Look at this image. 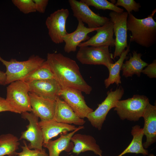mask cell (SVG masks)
<instances>
[{
	"mask_svg": "<svg viewBox=\"0 0 156 156\" xmlns=\"http://www.w3.org/2000/svg\"><path fill=\"white\" fill-rule=\"evenodd\" d=\"M21 116L23 118L27 120L29 123L26 126L27 130L21 132L19 140L25 139L29 142L27 146L30 149H42L44 141L41 129L39 124V118L31 112H22Z\"/></svg>",
	"mask_w": 156,
	"mask_h": 156,
	"instance_id": "11",
	"label": "cell"
},
{
	"mask_svg": "<svg viewBox=\"0 0 156 156\" xmlns=\"http://www.w3.org/2000/svg\"><path fill=\"white\" fill-rule=\"evenodd\" d=\"M84 128L83 126H79L69 133H61L58 139L54 140H49L47 143L43 144V147L48 150L49 156H59L63 151L69 152L72 150L74 146L71 141L72 137L76 132Z\"/></svg>",
	"mask_w": 156,
	"mask_h": 156,
	"instance_id": "19",
	"label": "cell"
},
{
	"mask_svg": "<svg viewBox=\"0 0 156 156\" xmlns=\"http://www.w3.org/2000/svg\"><path fill=\"white\" fill-rule=\"evenodd\" d=\"M149 102V100L146 96L135 94L131 98L118 101L114 110L122 120L137 121L142 117Z\"/></svg>",
	"mask_w": 156,
	"mask_h": 156,
	"instance_id": "4",
	"label": "cell"
},
{
	"mask_svg": "<svg viewBox=\"0 0 156 156\" xmlns=\"http://www.w3.org/2000/svg\"><path fill=\"white\" fill-rule=\"evenodd\" d=\"M12 2L21 12L25 14L36 11L33 0H12Z\"/></svg>",
	"mask_w": 156,
	"mask_h": 156,
	"instance_id": "28",
	"label": "cell"
},
{
	"mask_svg": "<svg viewBox=\"0 0 156 156\" xmlns=\"http://www.w3.org/2000/svg\"><path fill=\"white\" fill-rule=\"evenodd\" d=\"M142 117L144 120L142 128L143 134L146 140L143 144L145 149L148 148L156 141V106L148 103L147 104Z\"/></svg>",
	"mask_w": 156,
	"mask_h": 156,
	"instance_id": "17",
	"label": "cell"
},
{
	"mask_svg": "<svg viewBox=\"0 0 156 156\" xmlns=\"http://www.w3.org/2000/svg\"><path fill=\"white\" fill-rule=\"evenodd\" d=\"M55 108L53 120L59 122L83 126L86 122L79 117L70 107L60 97L55 101Z\"/></svg>",
	"mask_w": 156,
	"mask_h": 156,
	"instance_id": "18",
	"label": "cell"
},
{
	"mask_svg": "<svg viewBox=\"0 0 156 156\" xmlns=\"http://www.w3.org/2000/svg\"><path fill=\"white\" fill-rule=\"evenodd\" d=\"M46 61L55 79L62 87L76 89L87 94L90 93L92 88L83 79L75 61L56 53H48Z\"/></svg>",
	"mask_w": 156,
	"mask_h": 156,
	"instance_id": "1",
	"label": "cell"
},
{
	"mask_svg": "<svg viewBox=\"0 0 156 156\" xmlns=\"http://www.w3.org/2000/svg\"><path fill=\"white\" fill-rule=\"evenodd\" d=\"M59 96L81 118H86L88 115L94 111L87 105L82 92L79 90L62 87Z\"/></svg>",
	"mask_w": 156,
	"mask_h": 156,
	"instance_id": "12",
	"label": "cell"
},
{
	"mask_svg": "<svg viewBox=\"0 0 156 156\" xmlns=\"http://www.w3.org/2000/svg\"><path fill=\"white\" fill-rule=\"evenodd\" d=\"M155 9L147 17L138 19L131 13L128 14L127 21V30L131 32L130 42H134L146 48L156 42V22L153 17Z\"/></svg>",
	"mask_w": 156,
	"mask_h": 156,
	"instance_id": "2",
	"label": "cell"
},
{
	"mask_svg": "<svg viewBox=\"0 0 156 156\" xmlns=\"http://www.w3.org/2000/svg\"><path fill=\"white\" fill-rule=\"evenodd\" d=\"M38 55H33L27 60L19 61L12 59L5 60L0 55V61L5 66L6 85L18 80H23L30 73L40 67L45 61Z\"/></svg>",
	"mask_w": 156,
	"mask_h": 156,
	"instance_id": "3",
	"label": "cell"
},
{
	"mask_svg": "<svg viewBox=\"0 0 156 156\" xmlns=\"http://www.w3.org/2000/svg\"><path fill=\"white\" fill-rule=\"evenodd\" d=\"M35 3L36 11L40 13H44L45 11L48 4V0H33Z\"/></svg>",
	"mask_w": 156,
	"mask_h": 156,
	"instance_id": "32",
	"label": "cell"
},
{
	"mask_svg": "<svg viewBox=\"0 0 156 156\" xmlns=\"http://www.w3.org/2000/svg\"><path fill=\"white\" fill-rule=\"evenodd\" d=\"M115 5L124 8L128 14L132 11L138 12L141 7L139 3H137L134 0H118Z\"/></svg>",
	"mask_w": 156,
	"mask_h": 156,
	"instance_id": "30",
	"label": "cell"
},
{
	"mask_svg": "<svg viewBox=\"0 0 156 156\" xmlns=\"http://www.w3.org/2000/svg\"><path fill=\"white\" fill-rule=\"evenodd\" d=\"M24 146H21L22 151L21 152L17 153V156H49L45 150L43 148L42 150L29 149L28 147L26 141H23Z\"/></svg>",
	"mask_w": 156,
	"mask_h": 156,
	"instance_id": "29",
	"label": "cell"
},
{
	"mask_svg": "<svg viewBox=\"0 0 156 156\" xmlns=\"http://www.w3.org/2000/svg\"><path fill=\"white\" fill-rule=\"evenodd\" d=\"M70 156H74L72 155H70Z\"/></svg>",
	"mask_w": 156,
	"mask_h": 156,
	"instance_id": "36",
	"label": "cell"
},
{
	"mask_svg": "<svg viewBox=\"0 0 156 156\" xmlns=\"http://www.w3.org/2000/svg\"><path fill=\"white\" fill-rule=\"evenodd\" d=\"M19 139L11 133L0 135V156H16L20 145Z\"/></svg>",
	"mask_w": 156,
	"mask_h": 156,
	"instance_id": "25",
	"label": "cell"
},
{
	"mask_svg": "<svg viewBox=\"0 0 156 156\" xmlns=\"http://www.w3.org/2000/svg\"><path fill=\"white\" fill-rule=\"evenodd\" d=\"M5 111L18 113V112L8 103L5 99L0 96V112Z\"/></svg>",
	"mask_w": 156,
	"mask_h": 156,
	"instance_id": "33",
	"label": "cell"
},
{
	"mask_svg": "<svg viewBox=\"0 0 156 156\" xmlns=\"http://www.w3.org/2000/svg\"><path fill=\"white\" fill-rule=\"evenodd\" d=\"M6 76L5 73L0 70V85H6Z\"/></svg>",
	"mask_w": 156,
	"mask_h": 156,
	"instance_id": "34",
	"label": "cell"
},
{
	"mask_svg": "<svg viewBox=\"0 0 156 156\" xmlns=\"http://www.w3.org/2000/svg\"><path fill=\"white\" fill-rule=\"evenodd\" d=\"M124 92V89L121 86L115 90L111 89L107 92L105 100L86 117L93 127L99 130L101 129L107 114L110 109L115 107L116 102L120 100Z\"/></svg>",
	"mask_w": 156,
	"mask_h": 156,
	"instance_id": "6",
	"label": "cell"
},
{
	"mask_svg": "<svg viewBox=\"0 0 156 156\" xmlns=\"http://www.w3.org/2000/svg\"><path fill=\"white\" fill-rule=\"evenodd\" d=\"M96 34L87 40L80 44L82 46H115V39L113 38V23L110 21L96 30Z\"/></svg>",
	"mask_w": 156,
	"mask_h": 156,
	"instance_id": "16",
	"label": "cell"
},
{
	"mask_svg": "<svg viewBox=\"0 0 156 156\" xmlns=\"http://www.w3.org/2000/svg\"><path fill=\"white\" fill-rule=\"evenodd\" d=\"M132 54L133 55L123 63L121 67L122 75L125 77H132L134 74L140 77L143 68L148 65L142 59L141 53L134 50Z\"/></svg>",
	"mask_w": 156,
	"mask_h": 156,
	"instance_id": "22",
	"label": "cell"
},
{
	"mask_svg": "<svg viewBox=\"0 0 156 156\" xmlns=\"http://www.w3.org/2000/svg\"><path fill=\"white\" fill-rule=\"evenodd\" d=\"M128 14L127 12L119 13L114 11L109 14L110 21L113 23V29L115 39V49L114 59L120 56L128 47L127 42V21Z\"/></svg>",
	"mask_w": 156,
	"mask_h": 156,
	"instance_id": "8",
	"label": "cell"
},
{
	"mask_svg": "<svg viewBox=\"0 0 156 156\" xmlns=\"http://www.w3.org/2000/svg\"><path fill=\"white\" fill-rule=\"evenodd\" d=\"M130 44L128 47L121 54L120 58L114 63L110 64L107 67L109 72L108 77L104 81L106 88H107L111 84L115 83L118 86L121 83L120 71L125 60L127 58V55L130 51Z\"/></svg>",
	"mask_w": 156,
	"mask_h": 156,
	"instance_id": "24",
	"label": "cell"
},
{
	"mask_svg": "<svg viewBox=\"0 0 156 156\" xmlns=\"http://www.w3.org/2000/svg\"><path fill=\"white\" fill-rule=\"evenodd\" d=\"M131 133L133 139L127 148L117 156H122L128 153L141 154L144 156L148 155V151L143 145L142 140L144 134L142 128L138 125L132 127Z\"/></svg>",
	"mask_w": 156,
	"mask_h": 156,
	"instance_id": "23",
	"label": "cell"
},
{
	"mask_svg": "<svg viewBox=\"0 0 156 156\" xmlns=\"http://www.w3.org/2000/svg\"><path fill=\"white\" fill-rule=\"evenodd\" d=\"M39 124L42 133L43 144L60 134L72 131L77 128L73 125L59 122L53 120L40 121Z\"/></svg>",
	"mask_w": 156,
	"mask_h": 156,
	"instance_id": "21",
	"label": "cell"
},
{
	"mask_svg": "<svg viewBox=\"0 0 156 156\" xmlns=\"http://www.w3.org/2000/svg\"><path fill=\"white\" fill-rule=\"evenodd\" d=\"M88 5L93 6L98 10H108L119 13L124 12V10L107 0H81Z\"/></svg>",
	"mask_w": 156,
	"mask_h": 156,
	"instance_id": "27",
	"label": "cell"
},
{
	"mask_svg": "<svg viewBox=\"0 0 156 156\" xmlns=\"http://www.w3.org/2000/svg\"><path fill=\"white\" fill-rule=\"evenodd\" d=\"M69 15L67 9L62 8L52 13L47 18L45 24L51 41L56 44L64 42L63 38L68 33L66 28Z\"/></svg>",
	"mask_w": 156,
	"mask_h": 156,
	"instance_id": "9",
	"label": "cell"
},
{
	"mask_svg": "<svg viewBox=\"0 0 156 156\" xmlns=\"http://www.w3.org/2000/svg\"><path fill=\"white\" fill-rule=\"evenodd\" d=\"M149 156H155V155H153V154H150Z\"/></svg>",
	"mask_w": 156,
	"mask_h": 156,
	"instance_id": "35",
	"label": "cell"
},
{
	"mask_svg": "<svg viewBox=\"0 0 156 156\" xmlns=\"http://www.w3.org/2000/svg\"><path fill=\"white\" fill-rule=\"evenodd\" d=\"M55 79L46 60L39 67L27 76L23 80L27 82L34 81Z\"/></svg>",
	"mask_w": 156,
	"mask_h": 156,
	"instance_id": "26",
	"label": "cell"
},
{
	"mask_svg": "<svg viewBox=\"0 0 156 156\" xmlns=\"http://www.w3.org/2000/svg\"><path fill=\"white\" fill-rule=\"evenodd\" d=\"M109 46L79 47L76 55L78 60L83 64L103 65L107 67L113 63V54L109 50Z\"/></svg>",
	"mask_w": 156,
	"mask_h": 156,
	"instance_id": "7",
	"label": "cell"
},
{
	"mask_svg": "<svg viewBox=\"0 0 156 156\" xmlns=\"http://www.w3.org/2000/svg\"><path fill=\"white\" fill-rule=\"evenodd\" d=\"M27 83L18 80L10 83L7 87L6 101L18 114L31 112L30 98Z\"/></svg>",
	"mask_w": 156,
	"mask_h": 156,
	"instance_id": "5",
	"label": "cell"
},
{
	"mask_svg": "<svg viewBox=\"0 0 156 156\" xmlns=\"http://www.w3.org/2000/svg\"><path fill=\"white\" fill-rule=\"evenodd\" d=\"M31 112L40 118V121L52 120L55 108V101L44 98L29 93Z\"/></svg>",
	"mask_w": 156,
	"mask_h": 156,
	"instance_id": "14",
	"label": "cell"
},
{
	"mask_svg": "<svg viewBox=\"0 0 156 156\" xmlns=\"http://www.w3.org/2000/svg\"><path fill=\"white\" fill-rule=\"evenodd\" d=\"M97 28L87 27L84 23L78 21L76 30L72 33H68L63 38V41L65 43L64 47L65 52L69 53L76 51L77 47L80 43L87 40L90 38L88 34L96 31Z\"/></svg>",
	"mask_w": 156,
	"mask_h": 156,
	"instance_id": "15",
	"label": "cell"
},
{
	"mask_svg": "<svg viewBox=\"0 0 156 156\" xmlns=\"http://www.w3.org/2000/svg\"><path fill=\"white\" fill-rule=\"evenodd\" d=\"M68 2L73 16L78 21L86 24L88 28H99L110 21L109 18L94 12L88 5L80 0H69Z\"/></svg>",
	"mask_w": 156,
	"mask_h": 156,
	"instance_id": "10",
	"label": "cell"
},
{
	"mask_svg": "<svg viewBox=\"0 0 156 156\" xmlns=\"http://www.w3.org/2000/svg\"><path fill=\"white\" fill-rule=\"evenodd\" d=\"M142 73L146 75L150 78H156V60H154L152 63L148 64L146 68L142 70Z\"/></svg>",
	"mask_w": 156,
	"mask_h": 156,
	"instance_id": "31",
	"label": "cell"
},
{
	"mask_svg": "<svg viewBox=\"0 0 156 156\" xmlns=\"http://www.w3.org/2000/svg\"><path fill=\"white\" fill-rule=\"evenodd\" d=\"M29 92L47 99L55 101L60 97L62 87L55 79L34 81L27 82Z\"/></svg>",
	"mask_w": 156,
	"mask_h": 156,
	"instance_id": "13",
	"label": "cell"
},
{
	"mask_svg": "<svg viewBox=\"0 0 156 156\" xmlns=\"http://www.w3.org/2000/svg\"><path fill=\"white\" fill-rule=\"evenodd\" d=\"M71 141L73 144L72 153L78 155L81 153L90 151L96 155L103 156L102 151L92 136L80 133L75 134Z\"/></svg>",
	"mask_w": 156,
	"mask_h": 156,
	"instance_id": "20",
	"label": "cell"
}]
</instances>
